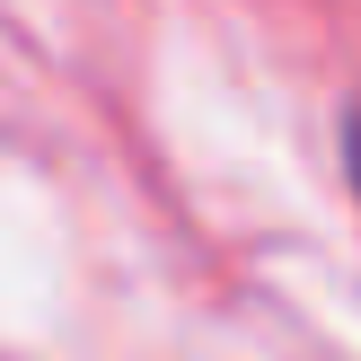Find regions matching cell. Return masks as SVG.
Segmentation results:
<instances>
[{"mask_svg": "<svg viewBox=\"0 0 361 361\" xmlns=\"http://www.w3.org/2000/svg\"><path fill=\"white\" fill-rule=\"evenodd\" d=\"M344 159H353V185H361V115L344 123Z\"/></svg>", "mask_w": 361, "mask_h": 361, "instance_id": "cell-1", "label": "cell"}]
</instances>
